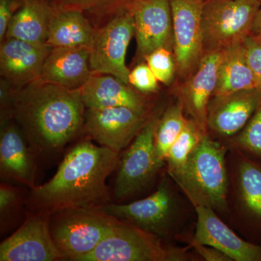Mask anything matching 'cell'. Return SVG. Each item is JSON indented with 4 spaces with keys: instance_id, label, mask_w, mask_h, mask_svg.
Listing matches in <instances>:
<instances>
[{
    "instance_id": "obj_9",
    "label": "cell",
    "mask_w": 261,
    "mask_h": 261,
    "mask_svg": "<svg viewBox=\"0 0 261 261\" xmlns=\"http://www.w3.org/2000/svg\"><path fill=\"white\" fill-rule=\"evenodd\" d=\"M206 0H170L176 73L186 80L204 56L202 15Z\"/></svg>"
},
{
    "instance_id": "obj_32",
    "label": "cell",
    "mask_w": 261,
    "mask_h": 261,
    "mask_svg": "<svg viewBox=\"0 0 261 261\" xmlns=\"http://www.w3.org/2000/svg\"><path fill=\"white\" fill-rule=\"evenodd\" d=\"M247 63L261 92V39L250 34L244 40Z\"/></svg>"
},
{
    "instance_id": "obj_30",
    "label": "cell",
    "mask_w": 261,
    "mask_h": 261,
    "mask_svg": "<svg viewBox=\"0 0 261 261\" xmlns=\"http://www.w3.org/2000/svg\"><path fill=\"white\" fill-rule=\"evenodd\" d=\"M22 200H23V195L20 190L9 183L2 182L0 186L1 226L17 212L19 207H21Z\"/></svg>"
},
{
    "instance_id": "obj_16",
    "label": "cell",
    "mask_w": 261,
    "mask_h": 261,
    "mask_svg": "<svg viewBox=\"0 0 261 261\" xmlns=\"http://www.w3.org/2000/svg\"><path fill=\"white\" fill-rule=\"evenodd\" d=\"M37 157L23 132L11 120L1 124L0 176L4 181L15 182L32 189L35 185Z\"/></svg>"
},
{
    "instance_id": "obj_19",
    "label": "cell",
    "mask_w": 261,
    "mask_h": 261,
    "mask_svg": "<svg viewBox=\"0 0 261 261\" xmlns=\"http://www.w3.org/2000/svg\"><path fill=\"white\" fill-rule=\"evenodd\" d=\"M80 90L84 106L88 109L126 107L147 112L145 97L113 75L92 73Z\"/></svg>"
},
{
    "instance_id": "obj_37",
    "label": "cell",
    "mask_w": 261,
    "mask_h": 261,
    "mask_svg": "<svg viewBox=\"0 0 261 261\" xmlns=\"http://www.w3.org/2000/svg\"><path fill=\"white\" fill-rule=\"evenodd\" d=\"M260 39H261V38H260Z\"/></svg>"
},
{
    "instance_id": "obj_2",
    "label": "cell",
    "mask_w": 261,
    "mask_h": 261,
    "mask_svg": "<svg viewBox=\"0 0 261 261\" xmlns=\"http://www.w3.org/2000/svg\"><path fill=\"white\" fill-rule=\"evenodd\" d=\"M80 89L39 80L12 92L11 116L36 157L58 154L83 128Z\"/></svg>"
},
{
    "instance_id": "obj_11",
    "label": "cell",
    "mask_w": 261,
    "mask_h": 261,
    "mask_svg": "<svg viewBox=\"0 0 261 261\" xmlns=\"http://www.w3.org/2000/svg\"><path fill=\"white\" fill-rule=\"evenodd\" d=\"M49 216L29 213L21 226L0 245V260H64L51 237Z\"/></svg>"
},
{
    "instance_id": "obj_20",
    "label": "cell",
    "mask_w": 261,
    "mask_h": 261,
    "mask_svg": "<svg viewBox=\"0 0 261 261\" xmlns=\"http://www.w3.org/2000/svg\"><path fill=\"white\" fill-rule=\"evenodd\" d=\"M92 74L89 49L86 47H51L40 80L69 89H80Z\"/></svg>"
},
{
    "instance_id": "obj_4",
    "label": "cell",
    "mask_w": 261,
    "mask_h": 261,
    "mask_svg": "<svg viewBox=\"0 0 261 261\" xmlns=\"http://www.w3.org/2000/svg\"><path fill=\"white\" fill-rule=\"evenodd\" d=\"M118 221L99 209L68 208L49 216V229L64 260L78 261L93 251Z\"/></svg>"
},
{
    "instance_id": "obj_12",
    "label": "cell",
    "mask_w": 261,
    "mask_h": 261,
    "mask_svg": "<svg viewBox=\"0 0 261 261\" xmlns=\"http://www.w3.org/2000/svg\"><path fill=\"white\" fill-rule=\"evenodd\" d=\"M127 9L135 20L137 56L145 59L150 53L166 48L173 51L172 13L170 0H133Z\"/></svg>"
},
{
    "instance_id": "obj_21",
    "label": "cell",
    "mask_w": 261,
    "mask_h": 261,
    "mask_svg": "<svg viewBox=\"0 0 261 261\" xmlns=\"http://www.w3.org/2000/svg\"><path fill=\"white\" fill-rule=\"evenodd\" d=\"M97 28L80 10H56L49 23L47 44L51 47L90 49Z\"/></svg>"
},
{
    "instance_id": "obj_15",
    "label": "cell",
    "mask_w": 261,
    "mask_h": 261,
    "mask_svg": "<svg viewBox=\"0 0 261 261\" xmlns=\"http://www.w3.org/2000/svg\"><path fill=\"white\" fill-rule=\"evenodd\" d=\"M195 207L197 222L192 246L202 245L214 247L232 260L261 261V245L239 238L216 216L211 207Z\"/></svg>"
},
{
    "instance_id": "obj_18",
    "label": "cell",
    "mask_w": 261,
    "mask_h": 261,
    "mask_svg": "<svg viewBox=\"0 0 261 261\" xmlns=\"http://www.w3.org/2000/svg\"><path fill=\"white\" fill-rule=\"evenodd\" d=\"M261 100V92L252 89L213 97L207 110V126L231 136L246 126Z\"/></svg>"
},
{
    "instance_id": "obj_29",
    "label": "cell",
    "mask_w": 261,
    "mask_h": 261,
    "mask_svg": "<svg viewBox=\"0 0 261 261\" xmlns=\"http://www.w3.org/2000/svg\"><path fill=\"white\" fill-rule=\"evenodd\" d=\"M239 145L261 158V100L238 138Z\"/></svg>"
},
{
    "instance_id": "obj_22",
    "label": "cell",
    "mask_w": 261,
    "mask_h": 261,
    "mask_svg": "<svg viewBox=\"0 0 261 261\" xmlns=\"http://www.w3.org/2000/svg\"><path fill=\"white\" fill-rule=\"evenodd\" d=\"M54 12L47 0H22L21 7L13 15L5 39L45 44Z\"/></svg>"
},
{
    "instance_id": "obj_28",
    "label": "cell",
    "mask_w": 261,
    "mask_h": 261,
    "mask_svg": "<svg viewBox=\"0 0 261 261\" xmlns=\"http://www.w3.org/2000/svg\"><path fill=\"white\" fill-rule=\"evenodd\" d=\"M146 63L160 82L169 85L176 73V64L172 51L159 48L145 58Z\"/></svg>"
},
{
    "instance_id": "obj_31",
    "label": "cell",
    "mask_w": 261,
    "mask_h": 261,
    "mask_svg": "<svg viewBox=\"0 0 261 261\" xmlns=\"http://www.w3.org/2000/svg\"><path fill=\"white\" fill-rule=\"evenodd\" d=\"M128 82L130 85L143 93H153L159 89V82L147 63L137 65L130 70Z\"/></svg>"
},
{
    "instance_id": "obj_17",
    "label": "cell",
    "mask_w": 261,
    "mask_h": 261,
    "mask_svg": "<svg viewBox=\"0 0 261 261\" xmlns=\"http://www.w3.org/2000/svg\"><path fill=\"white\" fill-rule=\"evenodd\" d=\"M220 56L221 51L204 53L197 69L185 80L181 88V106L204 135H207L209 103L217 84Z\"/></svg>"
},
{
    "instance_id": "obj_14",
    "label": "cell",
    "mask_w": 261,
    "mask_h": 261,
    "mask_svg": "<svg viewBox=\"0 0 261 261\" xmlns=\"http://www.w3.org/2000/svg\"><path fill=\"white\" fill-rule=\"evenodd\" d=\"M51 49L45 44L5 39L0 46V73L15 89L40 79L42 67Z\"/></svg>"
},
{
    "instance_id": "obj_27",
    "label": "cell",
    "mask_w": 261,
    "mask_h": 261,
    "mask_svg": "<svg viewBox=\"0 0 261 261\" xmlns=\"http://www.w3.org/2000/svg\"><path fill=\"white\" fill-rule=\"evenodd\" d=\"M198 125L193 119L187 121L185 128L168 151L167 159L168 173L181 167L192 151L200 143L204 136Z\"/></svg>"
},
{
    "instance_id": "obj_1",
    "label": "cell",
    "mask_w": 261,
    "mask_h": 261,
    "mask_svg": "<svg viewBox=\"0 0 261 261\" xmlns=\"http://www.w3.org/2000/svg\"><path fill=\"white\" fill-rule=\"evenodd\" d=\"M119 153L90 140L73 146L47 183L31 189L30 212L51 215L68 208H95L112 202L107 179L120 163Z\"/></svg>"
},
{
    "instance_id": "obj_13",
    "label": "cell",
    "mask_w": 261,
    "mask_h": 261,
    "mask_svg": "<svg viewBox=\"0 0 261 261\" xmlns=\"http://www.w3.org/2000/svg\"><path fill=\"white\" fill-rule=\"evenodd\" d=\"M99 210L157 236L168 232L173 212V200L167 182L163 181L149 197L128 204L111 202Z\"/></svg>"
},
{
    "instance_id": "obj_35",
    "label": "cell",
    "mask_w": 261,
    "mask_h": 261,
    "mask_svg": "<svg viewBox=\"0 0 261 261\" xmlns=\"http://www.w3.org/2000/svg\"><path fill=\"white\" fill-rule=\"evenodd\" d=\"M251 35L255 37L261 38V7L254 19L251 29Z\"/></svg>"
},
{
    "instance_id": "obj_8",
    "label": "cell",
    "mask_w": 261,
    "mask_h": 261,
    "mask_svg": "<svg viewBox=\"0 0 261 261\" xmlns=\"http://www.w3.org/2000/svg\"><path fill=\"white\" fill-rule=\"evenodd\" d=\"M159 119L154 116L148 120L120 160L114 189L118 202L145 188L161 168L154 154V135Z\"/></svg>"
},
{
    "instance_id": "obj_10",
    "label": "cell",
    "mask_w": 261,
    "mask_h": 261,
    "mask_svg": "<svg viewBox=\"0 0 261 261\" xmlns=\"http://www.w3.org/2000/svg\"><path fill=\"white\" fill-rule=\"evenodd\" d=\"M146 114L126 107L86 108L82 130L98 145L119 153L148 121Z\"/></svg>"
},
{
    "instance_id": "obj_26",
    "label": "cell",
    "mask_w": 261,
    "mask_h": 261,
    "mask_svg": "<svg viewBox=\"0 0 261 261\" xmlns=\"http://www.w3.org/2000/svg\"><path fill=\"white\" fill-rule=\"evenodd\" d=\"M239 177L244 205L252 217L261 221V167L250 161H243Z\"/></svg>"
},
{
    "instance_id": "obj_25",
    "label": "cell",
    "mask_w": 261,
    "mask_h": 261,
    "mask_svg": "<svg viewBox=\"0 0 261 261\" xmlns=\"http://www.w3.org/2000/svg\"><path fill=\"white\" fill-rule=\"evenodd\" d=\"M56 10H75L90 15L98 28L126 8L133 0H47Z\"/></svg>"
},
{
    "instance_id": "obj_34",
    "label": "cell",
    "mask_w": 261,
    "mask_h": 261,
    "mask_svg": "<svg viewBox=\"0 0 261 261\" xmlns=\"http://www.w3.org/2000/svg\"><path fill=\"white\" fill-rule=\"evenodd\" d=\"M195 247L197 252L207 261H229L232 260L224 252L220 251L214 247L207 245H197L192 246Z\"/></svg>"
},
{
    "instance_id": "obj_5",
    "label": "cell",
    "mask_w": 261,
    "mask_h": 261,
    "mask_svg": "<svg viewBox=\"0 0 261 261\" xmlns=\"http://www.w3.org/2000/svg\"><path fill=\"white\" fill-rule=\"evenodd\" d=\"M185 250L165 247L152 234L118 221L93 251L78 261H179Z\"/></svg>"
},
{
    "instance_id": "obj_23",
    "label": "cell",
    "mask_w": 261,
    "mask_h": 261,
    "mask_svg": "<svg viewBox=\"0 0 261 261\" xmlns=\"http://www.w3.org/2000/svg\"><path fill=\"white\" fill-rule=\"evenodd\" d=\"M252 89L259 90L247 63L243 42L228 46L221 50L214 97Z\"/></svg>"
},
{
    "instance_id": "obj_33",
    "label": "cell",
    "mask_w": 261,
    "mask_h": 261,
    "mask_svg": "<svg viewBox=\"0 0 261 261\" xmlns=\"http://www.w3.org/2000/svg\"><path fill=\"white\" fill-rule=\"evenodd\" d=\"M13 0H0V42L4 40L13 16Z\"/></svg>"
},
{
    "instance_id": "obj_36",
    "label": "cell",
    "mask_w": 261,
    "mask_h": 261,
    "mask_svg": "<svg viewBox=\"0 0 261 261\" xmlns=\"http://www.w3.org/2000/svg\"><path fill=\"white\" fill-rule=\"evenodd\" d=\"M259 2H260V5H261V0H259Z\"/></svg>"
},
{
    "instance_id": "obj_3",
    "label": "cell",
    "mask_w": 261,
    "mask_h": 261,
    "mask_svg": "<svg viewBox=\"0 0 261 261\" xmlns=\"http://www.w3.org/2000/svg\"><path fill=\"white\" fill-rule=\"evenodd\" d=\"M226 149L207 135L192 151L186 163L169 173L194 206L223 210L226 206Z\"/></svg>"
},
{
    "instance_id": "obj_7",
    "label": "cell",
    "mask_w": 261,
    "mask_h": 261,
    "mask_svg": "<svg viewBox=\"0 0 261 261\" xmlns=\"http://www.w3.org/2000/svg\"><path fill=\"white\" fill-rule=\"evenodd\" d=\"M134 36L135 20L127 8L97 28L89 49V65L92 73L113 75L130 85V70L126 65V56Z\"/></svg>"
},
{
    "instance_id": "obj_24",
    "label": "cell",
    "mask_w": 261,
    "mask_h": 261,
    "mask_svg": "<svg viewBox=\"0 0 261 261\" xmlns=\"http://www.w3.org/2000/svg\"><path fill=\"white\" fill-rule=\"evenodd\" d=\"M181 104L168 108L160 118L154 135V154L159 167L167 159L171 145L185 128L187 121Z\"/></svg>"
},
{
    "instance_id": "obj_6",
    "label": "cell",
    "mask_w": 261,
    "mask_h": 261,
    "mask_svg": "<svg viewBox=\"0 0 261 261\" xmlns=\"http://www.w3.org/2000/svg\"><path fill=\"white\" fill-rule=\"evenodd\" d=\"M259 0H206L202 15L204 51H221L251 34Z\"/></svg>"
}]
</instances>
